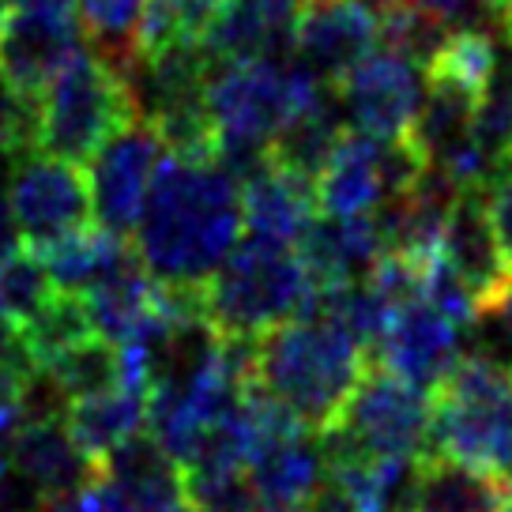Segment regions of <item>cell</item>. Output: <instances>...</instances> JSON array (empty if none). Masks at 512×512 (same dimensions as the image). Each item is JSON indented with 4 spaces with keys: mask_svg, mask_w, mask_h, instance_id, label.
I'll use <instances>...</instances> for the list:
<instances>
[{
    "mask_svg": "<svg viewBox=\"0 0 512 512\" xmlns=\"http://www.w3.org/2000/svg\"><path fill=\"white\" fill-rule=\"evenodd\" d=\"M238 181L219 162L166 155L155 170L132 249L170 290H200L241 238Z\"/></svg>",
    "mask_w": 512,
    "mask_h": 512,
    "instance_id": "obj_1",
    "label": "cell"
},
{
    "mask_svg": "<svg viewBox=\"0 0 512 512\" xmlns=\"http://www.w3.org/2000/svg\"><path fill=\"white\" fill-rule=\"evenodd\" d=\"M366 366V347L317 305L256 339V384L317 433L336 422Z\"/></svg>",
    "mask_w": 512,
    "mask_h": 512,
    "instance_id": "obj_2",
    "label": "cell"
},
{
    "mask_svg": "<svg viewBox=\"0 0 512 512\" xmlns=\"http://www.w3.org/2000/svg\"><path fill=\"white\" fill-rule=\"evenodd\" d=\"M313 294L317 279L294 245L249 234V241L234 245L215 275L196 290V305L219 336L260 339L305 313Z\"/></svg>",
    "mask_w": 512,
    "mask_h": 512,
    "instance_id": "obj_3",
    "label": "cell"
},
{
    "mask_svg": "<svg viewBox=\"0 0 512 512\" xmlns=\"http://www.w3.org/2000/svg\"><path fill=\"white\" fill-rule=\"evenodd\" d=\"M430 452L512 475V366L460 354L430 392Z\"/></svg>",
    "mask_w": 512,
    "mask_h": 512,
    "instance_id": "obj_4",
    "label": "cell"
},
{
    "mask_svg": "<svg viewBox=\"0 0 512 512\" xmlns=\"http://www.w3.org/2000/svg\"><path fill=\"white\" fill-rule=\"evenodd\" d=\"M136 121L128 76L87 42L38 91V151L80 162L95 155L117 128Z\"/></svg>",
    "mask_w": 512,
    "mask_h": 512,
    "instance_id": "obj_5",
    "label": "cell"
},
{
    "mask_svg": "<svg viewBox=\"0 0 512 512\" xmlns=\"http://www.w3.org/2000/svg\"><path fill=\"white\" fill-rule=\"evenodd\" d=\"M320 437L328 448L343 452L418 460L422 452H430V392L400 381L369 358L336 422L320 430Z\"/></svg>",
    "mask_w": 512,
    "mask_h": 512,
    "instance_id": "obj_6",
    "label": "cell"
},
{
    "mask_svg": "<svg viewBox=\"0 0 512 512\" xmlns=\"http://www.w3.org/2000/svg\"><path fill=\"white\" fill-rule=\"evenodd\" d=\"M8 208L27 249H42L91 219V189L80 162L31 151L8 174Z\"/></svg>",
    "mask_w": 512,
    "mask_h": 512,
    "instance_id": "obj_7",
    "label": "cell"
},
{
    "mask_svg": "<svg viewBox=\"0 0 512 512\" xmlns=\"http://www.w3.org/2000/svg\"><path fill=\"white\" fill-rule=\"evenodd\" d=\"M332 91L351 128L373 140H407L426 98V80L415 61L377 46L366 57H358L332 83Z\"/></svg>",
    "mask_w": 512,
    "mask_h": 512,
    "instance_id": "obj_8",
    "label": "cell"
},
{
    "mask_svg": "<svg viewBox=\"0 0 512 512\" xmlns=\"http://www.w3.org/2000/svg\"><path fill=\"white\" fill-rule=\"evenodd\" d=\"M162 144L147 121H128L87 159V189H91V219L110 234L128 238L144 211L155 170L162 162Z\"/></svg>",
    "mask_w": 512,
    "mask_h": 512,
    "instance_id": "obj_9",
    "label": "cell"
},
{
    "mask_svg": "<svg viewBox=\"0 0 512 512\" xmlns=\"http://www.w3.org/2000/svg\"><path fill=\"white\" fill-rule=\"evenodd\" d=\"M377 49V4L369 0H298L290 53L324 83H336L358 57Z\"/></svg>",
    "mask_w": 512,
    "mask_h": 512,
    "instance_id": "obj_10",
    "label": "cell"
},
{
    "mask_svg": "<svg viewBox=\"0 0 512 512\" xmlns=\"http://www.w3.org/2000/svg\"><path fill=\"white\" fill-rule=\"evenodd\" d=\"M441 260L471 290L482 317H490L512 283V260L497 241L482 189H460L441 230Z\"/></svg>",
    "mask_w": 512,
    "mask_h": 512,
    "instance_id": "obj_11",
    "label": "cell"
},
{
    "mask_svg": "<svg viewBox=\"0 0 512 512\" xmlns=\"http://www.w3.org/2000/svg\"><path fill=\"white\" fill-rule=\"evenodd\" d=\"M460 354H464L460 324L445 317L441 309H433L430 302L415 298L392 313L369 358L388 373H396L400 381L433 392Z\"/></svg>",
    "mask_w": 512,
    "mask_h": 512,
    "instance_id": "obj_12",
    "label": "cell"
},
{
    "mask_svg": "<svg viewBox=\"0 0 512 512\" xmlns=\"http://www.w3.org/2000/svg\"><path fill=\"white\" fill-rule=\"evenodd\" d=\"M8 464L38 497L68 494L102 475L95 460L72 441L61 415L19 418L8 441Z\"/></svg>",
    "mask_w": 512,
    "mask_h": 512,
    "instance_id": "obj_13",
    "label": "cell"
},
{
    "mask_svg": "<svg viewBox=\"0 0 512 512\" xmlns=\"http://www.w3.org/2000/svg\"><path fill=\"white\" fill-rule=\"evenodd\" d=\"M80 46V19L12 8L0 27V76L27 91H42L49 76Z\"/></svg>",
    "mask_w": 512,
    "mask_h": 512,
    "instance_id": "obj_14",
    "label": "cell"
},
{
    "mask_svg": "<svg viewBox=\"0 0 512 512\" xmlns=\"http://www.w3.org/2000/svg\"><path fill=\"white\" fill-rule=\"evenodd\" d=\"M238 196L241 226L256 238L294 245L305 234V226L317 219V189H313V181L272 159H264L253 174L241 177Z\"/></svg>",
    "mask_w": 512,
    "mask_h": 512,
    "instance_id": "obj_15",
    "label": "cell"
},
{
    "mask_svg": "<svg viewBox=\"0 0 512 512\" xmlns=\"http://www.w3.org/2000/svg\"><path fill=\"white\" fill-rule=\"evenodd\" d=\"M512 475L422 452L415 460L411 512H509Z\"/></svg>",
    "mask_w": 512,
    "mask_h": 512,
    "instance_id": "obj_16",
    "label": "cell"
},
{
    "mask_svg": "<svg viewBox=\"0 0 512 512\" xmlns=\"http://www.w3.org/2000/svg\"><path fill=\"white\" fill-rule=\"evenodd\" d=\"M298 0H223L200 34L211 64L238 57H290V23Z\"/></svg>",
    "mask_w": 512,
    "mask_h": 512,
    "instance_id": "obj_17",
    "label": "cell"
},
{
    "mask_svg": "<svg viewBox=\"0 0 512 512\" xmlns=\"http://www.w3.org/2000/svg\"><path fill=\"white\" fill-rule=\"evenodd\" d=\"M294 249L302 253L317 287H336L366 279L377 256L384 253V241L373 211H362V215H317L305 226L302 238L294 241Z\"/></svg>",
    "mask_w": 512,
    "mask_h": 512,
    "instance_id": "obj_18",
    "label": "cell"
},
{
    "mask_svg": "<svg viewBox=\"0 0 512 512\" xmlns=\"http://www.w3.org/2000/svg\"><path fill=\"white\" fill-rule=\"evenodd\" d=\"M317 208L324 215H362L381 204L384 189V140H373L358 128H343L336 151L320 166Z\"/></svg>",
    "mask_w": 512,
    "mask_h": 512,
    "instance_id": "obj_19",
    "label": "cell"
},
{
    "mask_svg": "<svg viewBox=\"0 0 512 512\" xmlns=\"http://www.w3.org/2000/svg\"><path fill=\"white\" fill-rule=\"evenodd\" d=\"M64 426L72 441L91 456L102 471V460L113 448L132 441L147 430V388L144 384L117 381L110 388H98L87 396L64 403Z\"/></svg>",
    "mask_w": 512,
    "mask_h": 512,
    "instance_id": "obj_20",
    "label": "cell"
},
{
    "mask_svg": "<svg viewBox=\"0 0 512 512\" xmlns=\"http://www.w3.org/2000/svg\"><path fill=\"white\" fill-rule=\"evenodd\" d=\"M34 253L42 256L53 287L68 290V294H83L102 275H110L113 268L132 260L136 249L121 234H110L98 223H87L80 230H72V234H64V238L42 245V249H34Z\"/></svg>",
    "mask_w": 512,
    "mask_h": 512,
    "instance_id": "obj_21",
    "label": "cell"
},
{
    "mask_svg": "<svg viewBox=\"0 0 512 512\" xmlns=\"http://www.w3.org/2000/svg\"><path fill=\"white\" fill-rule=\"evenodd\" d=\"M501 64H505V57L497 46V34L482 23H460V27H448L441 46L430 53V61L422 68V80L445 83V87H456L464 95L479 98L501 72Z\"/></svg>",
    "mask_w": 512,
    "mask_h": 512,
    "instance_id": "obj_22",
    "label": "cell"
},
{
    "mask_svg": "<svg viewBox=\"0 0 512 512\" xmlns=\"http://www.w3.org/2000/svg\"><path fill=\"white\" fill-rule=\"evenodd\" d=\"M343 128H347V121L339 110V98L336 91H328L320 102L294 113L287 125L275 132V140L268 144V159L294 170V174L309 177V181H317L320 166L336 151Z\"/></svg>",
    "mask_w": 512,
    "mask_h": 512,
    "instance_id": "obj_23",
    "label": "cell"
},
{
    "mask_svg": "<svg viewBox=\"0 0 512 512\" xmlns=\"http://www.w3.org/2000/svg\"><path fill=\"white\" fill-rule=\"evenodd\" d=\"M42 373L68 403L76 396H87V392H98V388H110L121 381V351H117V343L91 332L80 343L53 354L42 366Z\"/></svg>",
    "mask_w": 512,
    "mask_h": 512,
    "instance_id": "obj_24",
    "label": "cell"
},
{
    "mask_svg": "<svg viewBox=\"0 0 512 512\" xmlns=\"http://www.w3.org/2000/svg\"><path fill=\"white\" fill-rule=\"evenodd\" d=\"M144 8L147 0H80V8H76L87 46L98 49L125 76L136 57V27H140Z\"/></svg>",
    "mask_w": 512,
    "mask_h": 512,
    "instance_id": "obj_25",
    "label": "cell"
},
{
    "mask_svg": "<svg viewBox=\"0 0 512 512\" xmlns=\"http://www.w3.org/2000/svg\"><path fill=\"white\" fill-rule=\"evenodd\" d=\"M53 294L57 287L34 249L19 245L8 260H0V317L12 328H23L27 320L38 317Z\"/></svg>",
    "mask_w": 512,
    "mask_h": 512,
    "instance_id": "obj_26",
    "label": "cell"
},
{
    "mask_svg": "<svg viewBox=\"0 0 512 512\" xmlns=\"http://www.w3.org/2000/svg\"><path fill=\"white\" fill-rule=\"evenodd\" d=\"M38 151V95L0 76V159L16 166Z\"/></svg>",
    "mask_w": 512,
    "mask_h": 512,
    "instance_id": "obj_27",
    "label": "cell"
},
{
    "mask_svg": "<svg viewBox=\"0 0 512 512\" xmlns=\"http://www.w3.org/2000/svg\"><path fill=\"white\" fill-rule=\"evenodd\" d=\"M482 196H486V211H490V223L497 230V241L512 260V166L490 177Z\"/></svg>",
    "mask_w": 512,
    "mask_h": 512,
    "instance_id": "obj_28",
    "label": "cell"
},
{
    "mask_svg": "<svg viewBox=\"0 0 512 512\" xmlns=\"http://www.w3.org/2000/svg\"><path fill=\"white\" fill-rule=\"evenodd\" d=\"M34 512H106V505H102V490H98V479H95L87 482V486L68 490V494L42 497Z\"/></svg>",
    "mask_w": 512,
    "mask_h": 512,
    "instance_id": "obj_29",
    "label": "cell"
},
{
    "mask_svg": "<svg viewBox=\"0 0 512 512\" xmlns=\"http://www.w3.org/2000/svg\"><path fill=\"white\" fill-rule=\"evenodd\" d=\"M23 238H19V226L12 219V208H8V196L0 192V260H8V256L16 253Z\"/></svg>",
    "mask_w": 512,
    "mask_h": 512,
    "instance_id": "obj_30",
    "label": "cell"
},
{
    "mask_svg": "<svg viewBox=\"0 0 512 512\" xmlns=\"http://www.w3.org/2000/svg\"><path fill=\"white\" fill-rule=\"evenodd\" d=\"M12 8H27V12H46V16H76L80 0H12ZM80 19V16H76Z\"/></svg>",
    "mask_w": 512,
    "mask_h": 512,
    "instance_id": "obj_31",
    "label": "cell"
},
{
    "mask_svg": "<svg viewBox=\"0 0 512 512\" xmlns=\"http://www.w3.org/2000/svg\"><path fill=\"white\" fill-rule=\"evenodd\" d=\"M490 317H497V324H501V332H505V339H509V347H512V283H509V290L501 294V302H497V309Z\"/></svg>",
    "mask_w": 512,
    "mask_h": 512,
    "instance_id": "obj_32",
    "label": "cell"
},
{
    "mask_svg": "<svg viewBox=\"0 0 512 512\" xmlns=\"http://www.w3.org/2000/svg\"><path fill=\"white\" fill-rule=\"evenodd\" d=\"M479 4H482V16L494 19L497 27H501V19H505V12H509L512 0H479Z\"/></svg>",
    "mask_w": 512,
    "mask_h": 512,
    "instance_id": "obj_33",
    "label": "cell"
},
{
    "mask_svg": "<svg viewBox=\"0 0 512 512\" xmlns=\"http://www.w3.org/2000/svg\"><path fill=\"white\" fill-rule=\"evenodd\" d=\"M501 34H505V42H509V49H512V4H509V12H505V19H501Z\"/></svg>",
    "mask_w": 512,
    "mask_h": 512,
    "instance_id": "obj_34",
    "label": "cell"
},
{
    "mask_svg": "<svg viewBox=\"0 0 512 512\" xmlns=\"http://www.w3.org/2000/svg\"><path fill=\"white\" fill-rule=\"evenodd\" d=\"M8 12H12V0H0V27H4V19H8Z\"/></svg>",
    "mask_w": 512,
    "mask_h": 512,
    "instance_id": "obj_35",
    "label": "cell"
},
{
    "mask_svg": "<svg viewBox=\"0 0 512 512\" xmlns=\"http://www.w3.org/2000/svg\"><path fill=\"white\" fill-rule=\"evenodd\" d=\"M185 512H223V509H192V505H189Z\"/></svg>",
    "mask_w": 512,
    "mask_h": 512,
    "instance_id": "obj_36",
    "label": "cell"
},
{
    "mask_svg": "<svg viewBox=\"0 0 512 512\" xmlns=\"http://www.w3.org/2000/svg\"><path fill=\"white\" fill-rule=\"evenodd\" d=\"M0 324H8V320H4V317H0Z\"/></svg>",
    "mask_w": 512,
    "mask_h": 512,
    "instance_id": "obj_37",
    "label": "cell"
},
{
    "mask_svg": "<svg viewBox=\"0 0 512 512\" xmlns=\"http://www.w3.org/2000/svg\"><path fill=\"white\" fill-rule=\"evenodd\" d=\"M509 512H512V505H509Z\"/></svg>",
    "mask_w": 512,
    "mask_h": 512,
    "instance_id": "obj_38",
    "label": "cell"
}]
</instances>
